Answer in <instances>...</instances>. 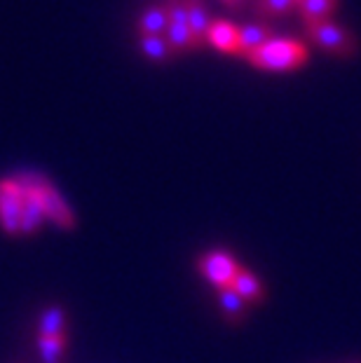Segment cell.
<instances>
[{"mask_svg": "<svg viewBox=\"0 0 361 363\" xmlns=\"http://www.w3.org/2000/svg\"><path fill=\"white\" fill-rule=\"evenodd\" d=\"M305 59V45L298 40H279V38H272L265 45H260L258 50L247 54V61L263 68V71H291V68L301 66Z\"/></svg>", "mask_w": 361, "mask_h": 363, "instance_id": "6da1fadb", "label": "cell"}, {"mask_svg": "<svg viewBox=\"0 0 361 363\" xmlns=\"http://www.w3.org/2000/svg\"><path fill=\"white\" fill-rule=\"evenodd\" d=\"M33 190H35L38 199H40L43 211H45V216H48L50 223H55V225L61 228V230L75 228V213H73V208L64 199V195H61V192L55 188V183L48 181L40 174H35Z\"/></svg>", "mask_w": 361, "mask_h": 363, "instance_id": "7a4b0ae2", "label": "cell"}, {"mask_svg": "<svg viewBox=\"0 0 361 363\" xmlns=\"http://www.w3.org/2000/svg\"><path fill=\"white\" fill-rule=\"evenodd\" d=\"M307 38L317 48L335 54V57H352L357 52V40L348 28L331 24V21H319V24L307 26Z\"/></svg>", "mask_w": 361, "mask_h": 363, "instance_id": "3957f363", "label": "cell"}, {"mask_svg": "<svg viewBox=\"0 0 361 363\" xmlns=\"http://www.w3.org/2000/svg\"><path fill=\"white\" fill-rule=\"evenodd\" d=\"M26 190L17 176L0 181V228L7 235H19L21 228V206H24Z\"/></svg>", "mask_w": 361, "mask_h": 363, "instance_id": "277c9868", "label": "cell"}, {"mask_svg": "<svg viewBox=\"0 0 361 363\" xmlns=\"http://www.w3.org/2000/svg\"><path fill=\"white\" fill-rule=\"evenodd\" d=\"M19 183L24 185L26 190V197H24V206H21V228H19V235H35L38 230L43 228V223L48 220V216L43 211V204L38 199L35 190H33V179H35V172H24L17 176Z\"/></svg>", "mask_w": 361, "mask_h": 363, "instance_id": "5b68a950", "label": "cell"}, {"mask_svg": "<svg viewBox=\"0 0 361 363\" xmlns=\"http://www.w3.org/2000/svg\"><path fill=\"white\" fill-rule=\"evenodd\" d=\"M199 269H202V274L211 284H216L218 289H226V286L233 284L240 267H237V262L230 258L228 253L213 251V253H206V256L199 260Z\"/></svg>", "mask_w": 361, "mask_h": 363, "instance_id": "8992f818", "label": "cell"}, {"mask_svg": "<svg viewBox=\"0 0 361 363\" xmlns=\"http://www.w3.org/2000/svg\"><path fill=\"white\" fill-rule=\"evenodd\" d=\"M206 43L213 45L218 52L237 54V45H240V28L233 26L226 19L211 21L209 30H206Z\"/></svg>", "mask_w": 361, "mask_h": 363, "instance_id": "52a82bcc", "label": "cell"}, {"mask_svg": "<svg viewBox=\"0 0 361 363\" xmlns=\"http://www.w3.org/2000/svg\"><path fill=\"white\" fill-rule=\"evenodd\" d=\"M188 26L193 30L195 50H199L206 43V30L211 26V19L206 14V7L202 0H188Z\"/></svg>", "mask_w": 361, "mask_h": 363, "instance_id": "ba28073f", "label": "cell"}, {"mask_svg": "<svg viewBox=\"0 0 361 363\" xmlns=\"http://www.w3.org/2000/svg\"><path fill=\"white\" fill-rule=\"evenodd\" d=\"M272 40V28L267 24H249L240 28V45H237V54L247 57L249 52L258 50L260 45Z\"/></svg>", "mask_w": 361, "mask_h": 363, "instance_id": "9c48e42d", "label": "cell"}, {"mask_svg": "<svg viewBox=\"0 0 361 363\" xmlns=\"http://www.w3.org/2000/svg\"><path fill=\"white\" fill-rule=\"evenodd\" d=\"M335 7L338 0H303L296 10L301 12L303 21L310 26V24H319V21H328V17L335 12Z\"/></svg>", "mask_w": 361, "mask_h": 363, "instance_id": "30bf717a", "label": "cell"}, {"mask_svg": "<svg viewBox=\"0 0 361 363\" xmlns=\"http://www.w3.org/2000/svg\"><path fill=\"white\" fill-rule=\"evenodd\" d=\"M38 333L40 335H66V310L61 305L45 307L38 319Z\"/></svg>", "mask_w": 361, "mask_h": 363, "instance_id": "8fae6325", "label": "cell"}, {"mask_svg": "<svg viewBox=\"0 0 361 363\" xmlns=\"http://www.w3.org/2000/svg\"><path fill=\"white\" fill-rule=\"evenodd\" d=\"M230 286H233L247 303H260V300H263V286H260V281L251 272H247V269H237L235 279Z\"/></svg>", "mask_w": 361, "mask_h": 363, "instance_id": "7c38bea8", "label": "cell"}, {"mask_svg": "<svg viewBox=\"0 0 361 363\" xmlns=\"http://www.w3.org/2000/svg\"><path fill=\"white\" fill-rule=\"evenodd\" d=\"M169 26L167 7H148L139 19V33L141 35H162Z\"/></svg>", "mask_w": 361, "mask_h": 363, "instance_id": "4fadbf2b", "label": "cell"}, {"mask_svg": "<svg viewBox=\"0 0 361 363\" xmlns=\"http://www.w3.org/2000/svg\"><path fill=\"white\" fill-rule=\"evenodd\" d=\"M218 300L226 316L233 323H237L244 316V310H247V300H244L240 293H237L233 286H226V289H218Z\"/></svg>", "mask_w": 361, "mask_h": 363, "instance_id": "5bb4252c", "label": "cell"}, {"mask_svg": "<svg viewBox=\"0 0 361 363\" xmlns=\"http://www.w3.org/2000/svg\"><path fill=\"white\" fill-rule=\"evenodd\" d=\"M38 352H40L43 363H61L66 352V335H40Z\"/></svg>", "mask_w": 361, "mask_h": 363, "instance_id": "9a60e30c", "label": "cell"}, {"mask_svg": "<svg viewBox=\"0 0 361 363\" xmlns=\"http://www.w3.org/2000/svg\"><path fill=\"white\" fill-rule=\"evenodd\" d=\"M167 43L174 54L195 50V38H193V30H190L188 24H169L167 26Z\"/></svg>", "mask_w": 361, "mask_h": 363, "instance_id": "2e32d148", "label": "cell"}, {"mask_svg": "<svg viewBox=\"0 0 361 363\" xmlns=\"http://www.w3.org/2000/svg\"><path fill=\"white\" fill-rule=\"evenodd\" d=\"M141 50L148 59H155V61H165L172 57V48L169 43L165 40L162 35H143L141 38Z\"/></svg>", "mask_w": 361, "mask_h": 363, "instance_id": "e0dca14e", "label": "cell"}, {"mask_svg": "<svg viewBox=\"0 0 361 363\" xmlns=\"http://www.w3.org/2000/svg\"><path fill=\"white\" fill-rule=\"evenodd\" d=\"M296 7V0H256V14L260 17H282Z\"/></svg>", "mask_w": 361, "mask_h": 363, "instance_id": "ac0fdd59", "label": "cell"}, {"mask_svg": "<svg viewBox=\"0 0 361 363\" xmlns=\"http://www.w3.org/2000/svg\"><path fill=\"white\" fill-rule=\"evenodd\" d=\"M223 3H226L228 7H240L244 0H223Z\"/></svg>", "mask_w": 361, "mask_h": 363, "instance_id": "d6986e66", "label": "cell"}, {"mask_svg": "<svg viewBox=\"0 0 361 363\" xmlns=\"http://www.w3.org/2000/svg\"><path fill=\"white\" fill-rule=\"evenodd\" d=\"M303 3V0H296V5H301Z\"/></svg>", "mask_w": 361, "mask_h": 363, "instance_id": "ffe728a7", "label": "cell"}]
</instances>
